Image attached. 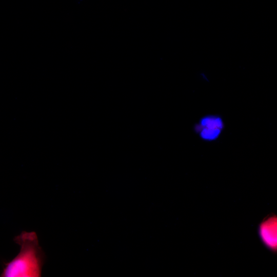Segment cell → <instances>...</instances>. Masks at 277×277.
<instances>
[{
    "label": "cell",
    "instance_id": "obj_2",
    "mask_svg": "<svg viewBox=\"0 0 277 277\" xmlns=\"http://www.w3.org/2000/svg\"><path fill=\"white\" fill-rule=\"evenodd\" d=\"M259 238L264 246L272 253L277 252V215L270 214L259 224L257 228Z\"/></svg>",
    "mask_w": 277,
    "mask_h": 277
},
{
    "label": "cell",
    "instance_id": "obj_1",
    "mask_svg": "<svg viewBox=\"0 0 277 277\" xmlns=\"http://www.w3.org/2000/svg\"><path fill=\"white\" fill-rule=\"evenodd\" d=\"M21 247L18 254L5 263L2 277H40L45 259L35 232L22 231L14 238Z\"/></svg>",
    "mask_w": 277,
    "mask_h": 277
},
{
    "label": "cell",
    "instance_id": "obj_3",
    "mask_svg": "<svg viewBox=\"0 0 277 277\" xmlns=\"http://www.w3.org/2000/svg\"><path fill=\"white\" fill-rule=\"evenodd\" d=\"M222 118L214 115L202 117L195 126V130L200 137L206 141H213L220 136L224 128Z\"/></svg>",
    "mask_w": 277,
    "mask_h": 277
}]
</instances>
